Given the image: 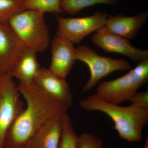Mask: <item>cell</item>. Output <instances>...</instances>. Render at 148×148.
Wrapping results in <instances>:
<instances>
[{
    "instance_id": "1",
    "label": "cell",
    "mask_w": 148,
    "mask_h": 148,
    "mask_svg": "<svg viewBox=\"0 0 148 148\" xmlns=\"http://www.w3.org/2000/svg\"><path fill=\"white\" fill-rule=\"evenodd\" d=\"M18 87L26 107L9 129L4 148L24 147L38 130L49 122L63 118L71 107L48 95L34 82L19 84Z\"/></svg>"
},
{
    "instance_id": "2",
    "label": "cell",
    "mask_w": 148,
    "mask_h": 148,
    "mask_svg": "<svg viewBox=\"0 0 148 148\" xmlns=\"http://www.w3.org/2000/svg\"><path fill=\"white\" fill-rule=\"evenodd\" d=\"M79 105L86 110L99 111L110 117L113 121L114 129L121 139L131 143L142 140L143 130L148 123V110L112 104L96 93L80 100Z\"/></svg>"
},
{
    "instance_id": "3",
    "label": "cell",
    "mask_w": 148,
    "mask_h": 148,
    "mask_svg": "<svg viewBox=\"0 0 148 148\" xmlns=\"http://www.w3.org/2000/svg\"><path fill=\"white\" fill-rule=\"evenodd\" d=\"M44 14L38 11L27 10L14 16L8 22L25 47L37 53L45 51L51 41Z\"/></svg>"
},
{
    "instance_id": "4",
    "label": "cell",
    "mask_w": 148,
    "mask_h": 148,
    "mask_svg": "<svg viewBox=\"0 0 148 148\" xmlns=\"http://www.w3.org/2000/svg\"><path fill=\"white\" fill-rule=\"evenodd\" d=\"M148 79V58L127 74L116 79L98 84L96 94L108 103L119 105L130 101Z\"/></svg>"
},
{
    "instance_id": "5",
    "label": "cell",
    "mask_w": 148,
    "mask_h": 148,
    "mask_svg": "<svg viewBox=\"0 0 148 148\" xmlns=\"http://www.w3.org/2000/svg\"><path fill=\"white\" fill-rule=\"evenodd\" d=\"M75 50L76 60L86 64L90 71V78L83 88L84 93L92 89L103 78L112 73L129 70L131 67L126 60L101 56L87 45L79 46Z\"/></svg>"
},
{
    "instance_id": "6",
    "label": "cell",
    "mask_w": 148,
    "mask_h": 148,
    "mask_svg": "<svg viewBox=\"0 0 148 148\" xmlns=\"http://www.w3.org/2000/svg\"><path fill=\"white\" fill-rule=\"evenodd\" d=\"M18 86L10 73L0 75V148L9 129L24 110Z\"/></svg>"
},
{
    "instance_id": "7",
    "label": "cell",
    "mask_w": 148,
    "mask_h": 148,
    "mask_svg": "<svg viewBox=\"0 0 148 148\" xmlns=\"http://www.w3.org/2000/svg\"><path fill=\"white\" fill-rule=\"evenodd\" d=\"M108 15L100 11L91 16L78 18H63L57 15L56 36L79 44L86 37L105 26Z\"/></svg>"
},
{
    "instance_id": "8",
    "label": "cell",
    "mask_w": 148,
    "mask_h": 148,
    "mask_svg": "<svg viewBox=\"0 0 148 148\" xmlns=\"http://www.w3.org/2000/svg\"><path fill=\"white\" fill-rule=\"evenodd\" d=\"M92 42L107 53H119L134 61L148 58V50H142L131 44L129 39L114 34L105 26L95 32Z\"/></svg>"
},
{
    "instance_id": "9",
    "label": "cell",
    "mask_w": 148,
    "mask_h": 148,
    "mask_svg": "<svg viewBox=\"0 0 148 148\" xmlns=\"http://www.w3.org/2000/svg\"><path fill=\"white\" fill-rule=\"evenodd\" d=\"M26 48L8 22H0V75L10 73Z\"/></svg>"
},
{
    "instance_id": "10",
    "label": "cell",
    "mask_w": 148,
    "mask_h": 148,
    "mask_svg": "<svg viewBox=\"0 0 148 148\" xmlns=\"http://www.w3.org/2000/svg\"><path fill=\"white\" fill-rule=\"evenodd\" d=\"M74 44L56 36L51 41L52 57L48 69L56 75L64 79L77 60Z\"/></svg>"
},
{
    "instance_id": "11",
    "label": "cell",
    "mask_w": 148,
    "mask_h": 148,
    "mask_svg": "<svg viewBox=\"0 0 148 148\" xmlns=\"http://www.w3.org/2000/svg\"><path fill=\"white\" fill-rule=\"evenodd\" d=\"M34 82L48 95L73 106L71 90L66 79L56 75L48 69L42 68L40 69Z\"/></svg>"
},
{
    "instance_id": "12",
    "label": "cell",
    "mask_w": 148,
    "mask_h": 148,
    "mask_svg": "<svg viewBox=\"0 0 148 148\" xmlns=\"http://www.w3.org/2000/svg\"><path fill=\"white\" fill-rule=\"evenodd\" d=\"M148 18V12L130 16L117 14L108 16L105 26L114 34L132 39L137 36Z\"/></svg>"
},
{
    "instance_id": "13",
    "label": "cell",
    "mask_w": 148,
    "mask_h": 148,
    "mask_svg": "<svg viewBox=\"0 0 148 148\" xmlns=\"http://www.w3.org/2000/svg\"><path fill=\"white\" fill-rule=\"evenodd\" d=\"M62 130V119L49 122L35 132L24 148H58Z\"/></svg>"
},
{
    "instance_id": "14",
    "label": "cell",
    "mask_w": 148,
    "mask_h": 148,
    "mask_svg": "<svg viewBox=\"0 0 148 148\" xmlns=\"http://www.w3.org/2000/svg\"><path fill=\"white\" fill-rule=\"evenodd\" d=\"M36 52L26 48L10 74L21 84L34 82L35 77L41 69L37 60Z\"/></svg>"
},
{
    "instance_id": "15",
    "label": "cell",
    "mask_w": 148,
    "mask_h": 148,
    "mask_svg": "<svg viewBox=\"0 0 148 148\" xmlns=\"http://www.w3.org/2000/svg\"><path fill=\"white\" fill-rule=\"evenodd\" d=\"M118 1V0H61L60 7L64 13L73 15L88 7L100 4L115 5Z\"/></svg>"
},
{
    "instance_id": "16",
    "label": "cell",
    "mask_w": 148,
    "mask_h": 148,
    "mask_svg": "<svg viewBox=\"0 0 148 148\" xmlns=\"http://www.w3.org/2000/svg\"><path fill=\"white\" fill-rule=\"evenodd\" d=\"M61 0H24L26 10H32L43 13H64L60 7Z\"/></svg>"
},
{
    "instance_id": "17",
    "label": "cell",
    "mask_w": 148,
    "mask_h": 148,
    "mask_svg": "<svg viewBox=\"0 0 148 148\" xmlns=\"http://www.w3.org/2000/svg\"><path fill=\"white\" fill-rule=\"evenodd\" d=\"M63 130L58 148H77L78 137L74 130L71 119L67 113L62 118Z\"/></svg>"
},
{
    "instance_id": "18",
    "label": "cell",
    "mask_w": 148,
    "mask_h": 148,
    "mask_svg": "<svg viewBox=\"0 0 148 148\" xmlns=\"http://www.w3.org/2000/svg\"><path fill=\"white\" fill-rule=\"evenodd\" d=\"M24 0H0V22H8L16 14L26 10Z\"/></svg>"
},
{
    "instance_id": "19",
    "label": "cell",
    "mask_w": 148,
    "mask_h": 148,
    "mask_svg": "<svg viewBox=\"0 0 148 148\" xmlns=\"http://www.w3.org/2000/svg\"><path fill=\"white\" fill-rule=\"evenodd\" d=\"M103 142L94 134L88 132L78 137L77 148H102Z\"/></svg>"
},
{
    "instance_id": "20",
    "label": "cell",
    "mask_w": 148,
    "mask_h": 148,
    "mask_svg": "<svg viewBox=\"0 0 148 148\" xmlns=\"http://www.w3.org/2000/svg\"><path fill=\"white\" fill-rule=\"evenodd\" d=\"M132 106L148 110V91L136 92L130 98Z\"/></svg>"
},
{
    "instance_id": "21",
    "label": "cell",
    "mask_w": 148,
    "mask_h": 148,
    "mask_svg": "<svg viewBox=\"0 0 148 148\" xmlns=\"http://www.w3.org/2000/svg\"><path fill=\"white\" fill-rule=\"evenodd\" d=\"M143 148H148V137L146 138L145 145Z\"/></svg>"
},
{
    "instance_id": "22",
    "label": "cell",
    "mask_w": 148,
    "mask_h": 148,
    "mask_svg": "<svg viewBox=\"0 0 148 148\" xmlns=\"http://www.w3.org/2000/svg\"><path fill=\"white\" fill-rule=\"evenodd\" d=\"M6 148H24V147H21V146H16V147H8Z\"/></svg>"
}]
</instances>
